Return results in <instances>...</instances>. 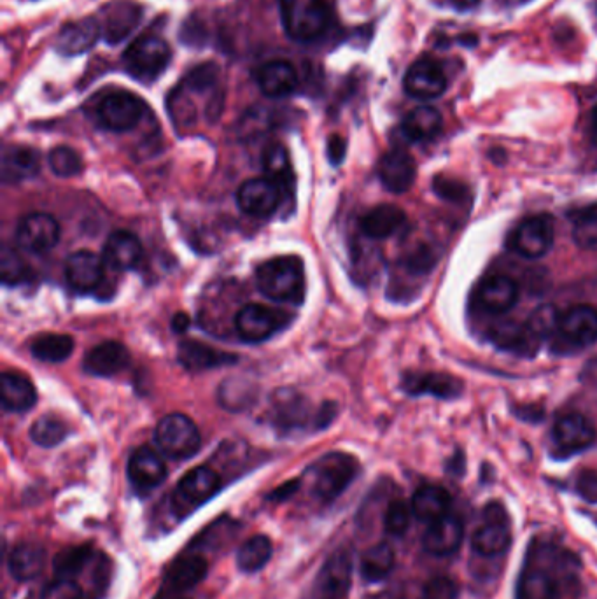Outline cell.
<instances>
[{
	"instance_id": "obj_1",
	"label": "cell",
	"mask_w": 597,
	"mask_h": 599,
	"mask_svg": "<svg viewBox=\"0 0 597 599\" xmlns=\"http://www.w3.org/2000/svg\"><path fill=\"white\" fill-rule=\"evenodd\" d=\"M578 566L569 550L552 543L533 545L520 571L515 599H564Z\"/></svg>"
},
{
	"instance_id": "obj_2",
	"label": "cell",
	"mask_w": 597,
	"mask_h": 599,
	"mask_svg": "<svg viewBox=\"0 0 597 599\" xmlns=\"http://www.w3.org/2000/svg\"><path fill=\"white\" fill-rule=\"evenodd\" d=\"M256 284L263 295L275 302L302 304L305 298V268L298 256H279L261 263Z\"/></svg>"
},
{
	"instance_id": "obj_3",
	"label": "cell",
	"mask_w": 597,
	"mask_h": 599,
	"mask_svg": "<svg viewBox=\"0 0 597 599\" xmlns=\"http://www.w3.org/2000/svg\"><path fill=\"white\" fill-rule=\"evenodd\" d=\"M281 16L286 34L298 43L323 37L331 23L326 0H281Z\"/></svg>"
},
{
	"instance_id": "obj_4",
	"label": "cell",
	"mask_w": 597,
	"mask_h": 599,
	"mask_svg": "<svg viewBox=\"0 0 597 599\" xmlns=\"http://www.w3.org/2000/svg\"><path fill=\"white\" fill-rule=\"evenodd\" d=\"M358 470V461L349 454L330 452L317 459L309 468L312 493L317 500L324 503L337 500L338 496L351 486L352 480L356 479Z\"/></svg>"
},
{
	"instance_id": "obj_5",
	"label": "cell",
	"mask_w": 597,
	"mask_h": 599,
	"mask_svg": "<svg viewBox=\"0 0 597 599\" xmlns=\"http://www.w3.org/2000/svg\"><path fill=\"white\" fill-rule=\"evenodd\" d=\"M169 44L162 37L146 34L128 46L123 53L125 71L141 83H153L162 76L170 64Z\"/></svg>"
},
{
	"instance_id": "obj_6",
	"label": "cell",
	"mask_w": 597,
	"mask_h": 599,
	"mask_svg": "<svg viewBox=\"0 0 597 599\" xmlns=\"http://www.w3.org/2000/svg\"><path fill=\"white\" fill-rule=\"evenodd\" d=\"M146 104L135 93L127 90H109L97 99L93 116L100 127L111 132H127L139 125Z\"/></svg>"
},
{
	"instance_id": "obj_7",
	"label": "cell",
	"mask_w": 597,
	"mask_h": 599,
	"mask_svg": "<svg viewBox=\"0 0 597 599\" xmlns=\"http://www.w3.org/2000/svg\"><path fill=\"white\" fill-rule=\"evenodd\" d=\"M155 440L160 451L172 459L193 458L202 445L197 424L184 414L163 417L156 426Z\"/></svg>"
},
{
	"instance_id": "obj_8",
	"label": "cell",
	"mask_w": 597,
	"mask_h": 599,
	"mask_svg": "<svg viewBox=\"0 0 597 599\" xmlns=\"http://www.w3.org/2000/svg\"><path fill=\"white\" fill-rule=\"evenodd\" d=\"M484 524L471 536V547L482 557H498L512 545L510 517L499 501H491L484 508Z\"/></svg>"
},
{
	"instance_id": "obj_9",
	"label": "cell",
	"mask_w": 597,
	"mask_h": 599,
	"mask_svg": "<svg viewBox=\"0 0 597 599\" xmlns=\"http://www.w3.org/2000/svg\"><path fill=\"white\" fill-rule=\"evenodd\" d=\"M219 487L221 479L218 473L207 466H198L179 480L172 496L174 512L179 517H186L195 508L202 507L205 501L211 500L212 496L218 493Z\"/></svg>"
},
{
	"instance_id": "obj_10",
	"label": "cell",
	"mask_w": 597,
	"mask_h": 599,
	"mask_svg": "<svg viewBox=\"0 0 597 599\" xmlns=\"http://www.w3.org/2000/svg\"><path fill=\"white\" fill-rule=\"evenodd\" d=\"M554 223L548 216H533L522 221L510 239V247L527 260H536L550 251L554 244Z\"/></svg>"
},
{
	"instance_id": "obj_11",
	"label": "cell",
	"mask_w": 597,
	"mask_h": 599,
	"mask_svg": "<svg viewBox=\"0 0 597 599\" xmlns=\"http://www.w3.org/2000/svg\"><path fill=\"white\" fill-rule=\"evenodd\" d=\"M99 20L104 41L107 44H120L141 23V4L134 0H113L100 9Z\"/></svg>"
},
{
	"instance_id": "obj_12",
	"label": "cell",
	"mask_w": 597,
	"mask_h": 599,
	"mask_svg": "<svg viewBox=\"0 0 597 599\" xmlns=\"http://www.w3.org/2000/svg\"><path fill=\"white\" fill-rule=\"evenodd\" d=\"M60 240V226L50 214L34 212L20 221L16 230V242L30 253L43 254L51 251Z\"/></svg>"
},
{
	"instance_id": "obj_13",
	"label": "cell",
	"mask_w": 597,
	"mask_h": 599,
	"mask_svg": "<svg viewBox=\"0 0 597 599\" xmlns=\"http://www.w3.org/2000/svg\"><path fill=\"white\" fill-rule=\"evenodd\" d=\"M281 188L282 186L270 177L249 179L237 191V202L246 214L265 218L279 209L282 200Z\"/></svg>"
},
{
	"instance_id": "obj_14",
	"label": "cell",
	"mask_w": 597,
	"mask_h": 599,
	"mask_svg": "<svg viewBox=\"0 0 597 599\" xmlns=\"http://www.w3.org/2000/svg\"><path fill=\"white\" fill-rule=\"evenodd\" d=\"M351 582V554L347 550H338L321 568L316 582V599H347Z\"/></svg>"
},
{
	"instance_id": "obj_15",
	"label": "cell",
	"mask_w": 597,
	"mask_h": 599,
	"mask_svg": "<svg viewBox=\"0 0 597 599\" xmlns=\"http://www.w3.org/2000/svg\"><path fill=\"white\" fill-rule=\"evenodd\" d=\"M405 92L414 99L431 100L442 97L447 90V78L433 58H421L410 65L405 79Z\"/></svg>"
},
{
	"instance_id": "obj_16",
	"label": "cell",
	"mask_w": 597,
	"mask_h": 599,
	"mask_svg": "<svg viewBox=\"0 0 597 599\" xmlns=\"http://www.w3.org/2000/svg\"><path fill=\"white\" fill-rule=\"evenodd\" d=\"M284 325V312L272 311L265 305L249 304L240 309L235 326L240 339L263 342L270 339Z\"/></svg>"
},
{
	"instance_id": "obj_17",
	"label": "cell",
	"mask_w": 597,
	"mask_h": 599,
	"mask_svg": "<svg viewBox=\"0 0 597 599\" xmlns=\"http://www.w3.org/2000/svg\"><path fill=\"white\" fill-rule=\"evenodd\" d=\"M102 37V27L97 16L79 18L76 22L65 23L58 32L55 50L64 57H78L92 50Z\"/></svg>"
},
{
	"instance_id": "obj_18",
	"label": "cell",
	"mask_w": 597,
	"mask_h": 599,
	"mask_svg": "<svg viewBox=\"0 0 597 599\" xmlns=\"http://www.w3.org/2000/svg\"><path fill=\"white\" fill-rule=\"evenodd\" d=\"M104 258L92 251H76L65 263V275L72 289L79 293H90L100 288L104 281Z\"/></svg>"
},
{
	"instance_id": "obj_19",
	"label": "cell",
	"mask_w": 597,
	"mask_h": 599,
	"mask_svg": "<svg viewBox=\"0 0 597 599\" xmlns=\"http://www.w3.org/2000/svg\"><path fill=\"white\" fill-rule=\"evenodd\" d=\"M380 183L393 193H405L412 188L417 177L415 160L403 149H391L380 158Z\"/></svg>"
},
{
	"instance_id": "obj_20",
	"label": "cell",
	"mask_w": 597,
	"mask_h": 599,
	"mask_svg": "<svg viewBox=\"0 0 597 599\" xmlns=\"http://www.w3.org/2000/svg\"><path fill=\"white\" fill-rule=\"evenodd\" d=\"M463 538V522L456 515L449 514L429 524L422 536V545L431 556L445 557L457 552Z\"/></svg>"
},
{
	"instance_id": "obj_21",
	"label": "cell",
	"mask_w": 597,
	"mask_h": 599,
	"mask_svg": "<svg viewBox=\"0 0 597 599\" xmlns=\"http://www.w3.org/2000/svg\"><path fill=\"white\" fill-rule=\"evenodd\" d=\"M554 440L566 454L585 451L596 440V428L589 419L580 414H569L555 423Z\"/></svg>"
},
{
	"instance_id": "obj_22",
	"label": "cell",
	"mask_w": 597,
	"mask_h": 599,
	"mask_svg": "<svg viewBox=\"0 0 597 599\" xmlns=\"http://www.w3.org/2000/svg\"><path fill=\"white\" fill-rule=\"evenodd\" d=\"M167 477V466L158 452L142 447L128 461V479L139 491H151L163 484Z\"/></svg>"
},
{
	"instance_id": "obj_23",
	"label": "cell",
	"mask_w": 597,
	"mask_h": 599,
	"mask_svg": "<svg viewBox=\"0 0 597 599\" xmlns=\"http://www.w3.org/2000/svg\"><path fill=\"white\" fill-rule=\"evenodd\" d=\"M128 363H130V353L127 347L120 342L109 340L93 347L92 351L86 354L83 370L86 374L95 377H113L123 372L128 367Z\"/></svg>"
},
{
	"instance_id": "obj_24",
	"label": "cell",
	"mask_w": 597,
	"mask_h": 599,
	"mask_svg": "<svg viewBox=\"0 0 597 599\" xmlns=\"http://www.w3.org/2000/svg\"><path fill=\"white\" fill-rule=\"evenodd\" d=\"M256 83L267 97H286L298 88V72L288 60H272L258 69Z\"/></svg>"
},
{
	"instance_id": "obj_25",
	"label": "cell",
	"mask_w": 597,
	"mask_h": 599,
	"mask_svg": "<svg viewBox=\"0 0 597 599\" xmlns=\"http://www.w3.org/2000/svg\"><path fill=\"white\" fill-rule=\"evenodd\" d=\"M559 333L576 346H589L597 340V309L575 305L561 316Z\"/></svg>"
},
{
	"instance_id": "obj_26",
	"label": "cell",
	"mask_w": 597,
	"mask_h": 599,
	"mask_svg": "<svg viewBox=\"0 0 597 599\" xmlns=\"http://www.w3.org/2000/svg\"><path fill=\"white\" fill-rule=\"evenodd\" d=\"M478 300L485 311L505 314L519 300V286L506 275L487 277L478 289Z\"/></svg>"
},
{
	"instance_id": "obj_27",
	"label": "cell",
	"mask_w": 597,
	"mask_h": 599,
	"mask_svg": "<svg viewBox=\"0 0 597 599\" xmlns=\"http://www.w3.org/2000/svg\"><path fill=\"white\" fill-rule=\"evenodd\" d=\"M235 354L219 351L216 347L207 346L198 340H184L179 346V363L191 372H202L211 368L225 367L237 363Z\"/></svg>"
},
{
	"instance_id": "obj_28",
	"label": "cell",
	"mask_w": 597,
	"mask_h": 599,
	"mask_svg": "<svg viewBox=\"0 0 597 599\" xmlns=\"http://www.w3.org/2000/svg\"><path fill=\"white\" fill-rule=\"evenodd\" d=\"M41 158L36 149L29 146H8L2 153V181L20 183L23 179L36 176Z\"/></svg>"
},
{
	"instance_id": "obj_29",
	"label": "cell",
	"mask_w": 597,
	"mask_h": 599,
	"mask_svg": "<svg viewBox=\"0 0 597 599\" xmlns=\"http://www.w3.org/2000/svg\"><path fill=\"white\" fill-rule=\"evenodd\" d=\"M142 258L141 240L134 233L118 230L107 239L104 261L116 270H128L139 265Z\"/></svg>"
},
{
	"instance_id": "obj_30",
	"label": "cell",
	"mask_w": 597,
	"mask_h": 599,
	"mask_svg": "<svg viewBox=\"0 0 597 599\" xmlns=\"http://www.w3.org/2000/svg\"><path fill=\"white\" fill-rule=\"evenodd\" d=\"M0 396H2V407L9 412H25L32 409L37 402L34 384L25 375L16 372L2 374Z\"/></svg>"
},
{
	"instance_id": "obj_31",
	"label": "cell",
	"mask_w": 597,
	"mask_h": 599,
	"mask_svg": "<svg viewBox=\"0 0 597 599\" xmlns=\"http://www.w3.org/2000/svg\"><path fill=\"white\" fill-rule=\"evenodd\" d=\"M412 510L422 522H435L449 515L452 498L449 491L440 486H422L412 496Z\"/></svg>"
},
{
	"instance_id": "obj_32",
	"label": "cell",
	"mask_w": 597,
	"mask_h": 599,
	"mask_svg": "<svg viewBox=\"0 0 597 599\" xmlns=\"http://www.w3.org/2000/svg\"><path fill=\"white\" fill-rule=\"evenodd\" d=\"M403 388L408 395H433L442 400H450L461 395L463 384L445 374H412L403 381Z\"/></svg>"
},
{
	"instance_id": "obj_33",
	"label": "cell",
	"mask_w": 597,
	"mask_h": 599,
	"mask_svg": "<svg viewBox=\"0 0 597 599\" xmlns=\"http://www.w3.org/2000/svg\"><path fill=\"white\" fill-rule=\"evenodd\" d=\"M46 564V550L37 543H22L13 549L8 559L9 573L18 582H30L39 577Z\"/></svg>"
},
{
	"instance_id": "obj_34",
	"label": "cell",
	"mask_w": 597,
	"mask_h": 599,
	"mask_svg": "<svg viewBox=\"0 0 597 599\" xmlns=\"http://www.w3.org/2000/svg\"><path fill=\"white\" fill-rule=\"evenodd\" d=\"M407 221L405 212L396 205L386 204L375 207L361 219V230L370 239H387L400 232Z\"/></svg>"
},
{
	"instance_id": "obj_35",
	"label": "cell",
	"mask_w": 597,
	"mask_h": 599,
	"mask_svg": "<svg viewBox=\"0 0 597 599\" xmlns=\"http://www.w3.org/2000/svg\"><path fill=\"white\" fill-rule=\"evenodd\" d=\"M442 114L435 107H415L401 123V132L412 142L433 141L442 132Z\"/></svg>"
},
{
	"instance_id": "obj_36",
	"label": "cell",
	"mask_w": 597,
	"mask_h": 599,
	"mask_svg": "<svg viewBox=\"0 0 597 599\" xmlns=\"http://www.w3.org/2000/svg\"><path fill=\"white\" fill-rule=\"evenodd\" d=\"M491 340L503 351L517 354H533L536 349L534 337L527 325L515 321H503L491 330Z\"/></svg>"
},
{
	"instance_id": "obj_37",
	"label": "cell",
	"mask_w": 597,
	"mask_h": 599,
	"mask_svg": "<svg viewBox=\"0 0 597 599\" xmlns=\"http://www.w3.org/2000/svg\"><path fill=\"white\" fill-rule=\"evenodd\" d=\"M209 571V563L204 557L184 556L174 561L167 573V582L174 591H190L204 582Z\"/></svg>"
},
{
	"instance_id": "obj_38",
	"label": "cell",
	"mask_w": 597,
	"mask_h": 599,
	"mask_svg": "<svg viewBox=\"0 0 597 599\" xmlns=\"http://www.w3.org/2000/svg\"><path fill=\"white\" fill-rule=\"evenodd\" d=\"M394 564H396V556L393 547L387 543H377L361 556L359 570L368 582H380L391 575Z\"/></svg>"
},
{
	"instance_id": "obj_39",
	"label": "cell",
	"mask_w": 597,
	"mask_h": 599,
	"mask_svg": "<svg viewBox=\"0 0 597 599\" xmlns=\"http://www.w3.org/2000/svg\"><path fill=\"white\" fill-rule=\"evenodd\" d=\"M97 552L92 547H69L55 557V575L58 578L78 580L85 571L92 568Z\"/></svg>"
},
{
	"instance_id": "obj_40",
	"label": "cell",
	"mask_w": 597,
	"mask_h": 599,
	"mask_svg": "<svg viewBox=\"0 0 597 599\" xmlns=\"http://www.w3.org/2000/svg\"><path fill=\"white\" fill-rule=\"evenodd\" d=\"M274 554L272 540L265 535H256L242 543L237 554V566L244 573H256L267 566Z\"/></svg>"
},
{
	"instance_id": "obj_41",
	"label": "cell",
	"mask_w": 597,
	"mask_h": 599,
	"mask_svg": "<svg viewBox=\"0 0 597 599\" xmlns=\"http://www.w3.org/2000/svg\"><path fill=\"white\" fill-rule=\"evenodd\" d=\"M30 351L37 360L58 363V361H65L71 356L74 351V339L69 335H62V333H46L32 342Z\"/></svg>"
},
{
	"instance_id": "obj_42",
	"label": "cell",
	"mask_w": 597,
	"mask_h": 599,
	"mask_svg": "<svg viewBox=\"0 0 597 599\" xmlns=\"http://www.w3.org/2000/svg\"><path fill=\"white\" fill-rule=\"evenodd\" d=\"M69 433L67 424L60 417L48 414V416L39 417L36 423L32 424L30 438L41 447H55L62 444Z\"/></svg>"
},
{
	"instance_id": "obj_43",
	"label": "cell",
	"mask_w": 597,
	"mask_h": 599,
	"mask_svg": "<svg viewBox=\"0 0 597 599\" xmlns=\"http://www.w3.org/2000/svg\"><path fill=\"white\" fill-rule=\"evenodd\" d=\"M263 169L267 172V177H270L279 186L293 183V170H291V162H289L288 149L281 144H274L265 151Z\"/></svg>"
},
{
	"instance_id": "obj_44",
	"label": "cell",
	"mask_w": 597,
	"mask_h": 599,
	"mask_svg": "<svg viewBox=\"0 0 597 599\" xmlns=\"http://www.w3.org/2000/svg\"><path fill=\"white\" fill-rule=\"evenodd\" d=\"M573 239L582 249H597V207H587L573 216Z\"/></svg>"
},
{
	"instance_id": "obj_45",
	"label": "cell",
	"mask_w": 597,
	"mask_h": 599,
	"mask_svg": "<svg viewBox=\"0 0 597 599\" xmlns=\"http://www.w3.org/2000/svg\"><path fill=\"white\" fill-rule=\"evenodd\" d=\"M526 325L536 339H547L550 335H554V332H559L561 314L557 312L554 305H540L538 309H534Z\"/></svg>"
},
{
	"instance_id": "obj_46",
	"label": "cell",
	"mask_w": 597,
	"mask_h": 599,
	"mask_svg": "<svg viewBox=\"0 0 597 599\" xmlns=\"http://www.w3.org/2000/svg\"><path fill=\"white\" fill-rule=\"evenodd\" d=\"M48 162H50L53 174H57L58 177L78 176L85 167L83 158L79 156L78 151L69 146H58V148L51 149Z\"/></svg>"
},
{
	"instance_id": "obj_47",
	"label": "cell",
	"mask_w": 597,
	"mask_h": 599,
	"mask_svg": "<svg viewBox=\"0 0 597 599\" xmlns=\"http://www.w3.org/2000/svg\"><path fill=\"white\" fill-rule=\"evenodd\" d=\"M412 517L415 515L410 503L403 500L391 501L384 514V529L391 536H403L412 524Z\"/></svg>"
},
{
	"instance_id": "obj_48",
	"label": "cell",
	"mask_w": 597,
	"mask_h": 599,
	"mask_svg": "<svg viewBox=\"0 0 597 599\" xmlns=\"http://www.w3.org/2000/svg\"><path fill=\"white\" fill-rule=\"evenodd\" d=\"M0 272H2L4 284H18L27 279L29 268L13 247L4 246L0 253Z\"/></svg>"
},
{
	"instance_id": "obj_49",
	"label": "cell",
	"mask_w": 597,
	"mask_h": 599,
	"mask_svg": "<svg viewBox=\"0 0 597 599\" xmlns=\"http://www.w3.org/2000/svg\"><path fill=\"white\" fill-rule=\"evenodd\" d=\"M41 599H92V596L78 580L57 577L44 587Z\"/></svg>"
},
{
	"instance_id": "obj_50",
	"label": "cell",
	"mask_w": 597,
	"mask_h": 599,
	"mask_svg": "<svg viewBox=\"0 0 597 599\" xmlns=\"http://www.w3.org/2000/svg\"><path fill=\"white\" fill-rule=\"evenodd\" d=\"M459 589L449 577H435L422 587L421 599H457Z\"/></svg>"
},
{
	"instance_id": "obj_51",
	"label": "cell",
	"mask_w": 597,
	"mask_h": 599,
	"mask_svg": "<svg viewBox=\"0 0 597 599\" xmlns=\"http://www.w3.org/2000/svg\"><path fill=\"white\" fill-rule=\"evenodd\" d=\"M436 263V254L428 246L415 247L412 253L405 256L403 265L412 274H426Z\"/></svg>"
},
{
	"instance_id": "obj_52",
	"label": "cell",
	"mask_w": 597,
	"mask_h": 599,
	"mask_svg": "<svg viewBox=\"0 0 597 599\" xmlns=\"http://www.w3.org/2000/svg\"><path fill=\"white\" fill-rule=\"evenodd\" d=\"M433 190H435L438 197L443 198V200H450V202H461V200L468 197L466 184L459 183V181L450 179V177H436L433 181Z\"/></svg>"
},
{
	"instance_id": "obj_53",
	"label": "cell",
	"mask_w": 597,
	"mask_h": 599,
	"mask_svg": "<svg viewBox=\"0 0 597 599\" xmlns=\"http://www.w3.org/2000/svg\"><path fill=\"white\" fill-rule=\"evenodd\" d=\"M576 493L589 503H597V470H583L576 479Z\"/></svg>"
},
{
	"instance_id": "obj_54",
	"label": "cell",
	"mask_w": 597,
	"mask_h": 599,
	"mask_svg": "<svg viewBox=\"0 0 597 599\" xmlns=\"http://www.w3.org/2000/svg\"><path fill=\"white\" fill-rule=\"evenodd\" d=\"M328 158L333 165H340L344 162L345 153H347V142L340 135H331L328 139V148H326Z\"/></svg>"
},
{
	"instance_id": "obj_55",
	"label": "cell",
	"mask_w": 597,
	"mask_h": 599,
	"mask_svg": "<svg viewBox=\"0 0 597 599\" xmlns=\"http://www.w3.org/2000/svg\"><path fill=\"white\" fill-rule=\"evenodd\" d=\"M298 487H300V480H291L288 484L279 487L270 498H272V500H286L288 496H291V494H295L296 491H298Z\"/></svg>"
},
{
	"instance_id": "obj_56",
	"label": "cell",
	"mask_w": 597,
	"mask_h": 599,
	"mask_svg": "<svg viewBox=\"0 0 597 599\" xmlns=\"http://www.w3.org/2000/svg\"><path fill=\"white\" fill-rule=\"evenodd\" d=\"M191 319L188 314H184V312H177L176 316L172 318V328H174V332L183 333L188 330V326H190Z\"/></svg>"
},
{
	"instance_id": "obj_57",
	"label": "cell",
	"mask_w": 597,
	"mask_h": 599,
	"mask_svg": "<svg viewBox=\"0 0 597 599\" xmlns=\"http://www.w3.org/2000/svg\"><path fill=\"white\" fill-rule=\"evenodd\" d=\"M450 4L459 11H471V9L478 8L480 0H449Z\"/></svg>"
},
{
	"instance_id": "obj_58",
	"label": "cell",
	"mask_w": 597,
	"mask_h": 599,
	"mask_svg": "<svg viewBox=\"0 0 597 599\" xmlns=\"http://www.w3.org/2000/svg\"><path fill=\"white\" fill-rule=\"evenodd\" d=\"M590 132L594 135V139L597 141V106L594 107V111H592V116H590Z\"/></svg>"
}]
</instances>
